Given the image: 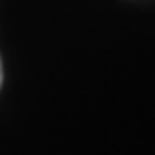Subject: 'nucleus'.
I'll list each match as a JSON object with an SVG mask.
<instances>
[{
    "instance_id": "f257e3e1",
    "label": "nucleus",
    "mask_w": 155,
    "mask_h": 155,
    "mask_svg": "<svg viewBox=\"0 0 155 155\" xmlns=\"http://www.w3.org/2000/svg\"><path fill=\"white\" fill-rule=\"evenodd\" d=\"M2 79H4V71H2V60H0V86H2Z\"/></svg>"
}]
</instances>
